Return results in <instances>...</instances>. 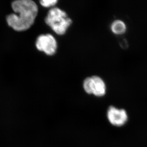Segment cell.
Returning <instances> with one entry per match:
<instances>
[{
  "mask_svg": "<svg viewBox=\"0 0 147 147\" xmlns=\"http://www.w3.org/2000/svg\"><path fill=\"white\" fill-rule=\"evenodd\" d=\"M57 3L56 0H42L40 1V3L42 6L45 7H50L55 5Z\"/></svg>",
  "mask_w": 147,
  "mask_h": 147,
  "instance_id": "7",
  "label": "cell"
},
{
  "mask_svg": "<svg viewBox=\"0 0 147 147\" xmlns=\"http://www.w3.org/2000/svg\"><path fill=\"white\" fill-rule=\"evenodd\" d=\"M45 22L55 33L63 35L65 33L72 22L64 11L54 8L49 11L45 18Z\"/></svg>",
  "mask_w": 147,
  "mask_h": 147,
  "instance_id": "2",
  "label": "cell"
},
{
  "mask_svg": "<svg viewBox=\"0 0 147 147\" xmlns=\"http://www.w3.org/2000/svg\"><path fill=\"white\" fill-rule=\"evenodd\" d=\"M107 115L109 122L115 126L124 125L128 119V115L125 110L112 106L108 109Z\"/></svg>",
  "mask_w": 147,
  "mask_h": 147,
  "instance_id": "5",
  "label": "cell"
},
{
  "mask_svg": "<svg viewBox=\"0 0 147 147\" xmlns=\"http://www.w3.org/2000/svg\"><path fill=\"white\" fill-rule=\"evenodd\" d=\"M83 89L86 93L97 97L104 96L107 92V86L102 78L97 75L89 77L83 82Z\"/></svg>",
  "mask_w": 147,
  "mask_h": 147,
  "instance_id": "3",
  "label": "cell"
},
{
  "mask_svg": "<svg viewBox=\"0 0 147 147\" xmlns=\"http://www.w3.org/2000/svg\"><path fill=\"white\" fill-rule=\"evenodd\" d=\"M36 46L39 51L45 52L48 55H52L57 49V42L51 35H41L37 38Z\"/></svg>",
  "mask_w": 147,
  "mask_h": 147,
  "instance_id": "4",
  "label": "cell"
},
{
  "mask_svg": "<svg viewBox=\"0 0 147 147\" xmlns=\"http://www.w3.org/2000/svg\"><path fill=\"white\" fill-rule=\"evenodd\" d=\"M110 29L115 34H123L126 32L127 25L125 22L121 20H115L111 22Z\"/></svg>",
  "mask_w": 147,
  "mask_h": 147,
  "instance_id": "6",
  "label": "cell"
},
{
  "mask_svg": "<svg viewBox=\"0 0 147 147\" xmlns=\"http://www.w3.org/2000/svg\"><path fill=\"white\" fill-rule=\"evenodd\" d=\"M11 6L18 14H10L7 17L9 26L17 31L28 29L33 24L37 15L36 3L31 0H18L13 1Z\"/></svg>",
  "mask_w": 147,
  "mask_h": 147,
  "instance_id": "1",
  "label": "cell"
}]
</instances>
